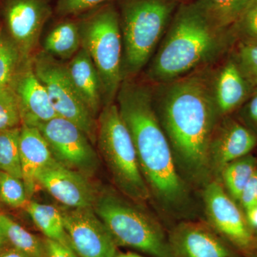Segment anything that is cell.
Listing matches in <instances>:
<instances>
[{
  "label": "cell",
  "mask_w": 257,
  "mask_h": 257,
  "mask_svg": "<svg viewBox=\"0 0 257 257\" xmlns=\"http://www.w3.org/2000/svg\"><path fill=\"white\" fill-rule=\"evenodd\" d=\"M67 65L72 84L93 116L96 118L104 106L100 79L92 59L81 47Z\"/></svg>",
  "instance_id": "cell-19"
},
{
  "label": "cell",
  "mask_w": 257,
  "mask_h": 257,
  "mask_svg": "<svg viewBox=\"0 0 257 257\" xmlns=\"http://www.w3.org/2000/svg\"><path fill=\"white\" fill-rule=\"evenodd\" d=\"M115 257H145L141 256V255L138 254V253L126 252V253H120L116 255Z\"/></svg>",
  "instance_id": "cell-38"
},
{
  "label": "cell",
  "mask_w": 257,
  "mask_h": 257,
  "mask_svg": "<svg viewBox=\"0 0 257 257\" xmlns=\"http://www.w3.org/2000/svg\"><path fill=\"white\" fill-rule=\"evenodd\" d=\"M82 47L79 24L67 20L56 25L45 38L44 51L54 57L71 60Z\"/></svg>",
  "instance_id": "cell-21"
},
{
  "label": "cell",
  "mask_w": 257,
  "mask_h": 257,
  "mask_svg": "<svg viewBox=\"0 0 257 257\" xmlns=\"http://www.w3.org/2000/svg\"><path fill=\"white\" fill-rule=\"evenodd\" d=\"M64 227L79 257H115L116 244L93 207L60 209Z\"/></svg>",
  "instance_id": "cell-10"
},
{
  "label": "cell",
  "mask_w": 257,
  "mask_h": 257,
  "mask_svg": "<svg viewBox=\"0 0 257 257\" xmlns=\"http://www.w3.org/2000/svg\"><path fill=\"white\" fill-rule=\"evenodd\" d=\"M0 257H32L28 253L20 251L18 248L8 245L6 247L0 250Z\"/></svg>",
  "instance_id": "cell-35"
},
{
  "label": "cell",
  "mask_w": 257,
  "mask_h": 257,
  "mask_svg": "<svg viewBox=\"0 0 257 257\" xmlns=\"http://www.w3.org/2000/svg\"><path fill=\"white\" fill-rule=\"evenodd\" d=\"M116 99L150 193L165 207L182 204L187 197V190L155 110L152 84L135 77L124 79Z\"/></svg>",
  "instance_id": "cell-3"
},
{
  "label": "cell",
  "mask_w": 257,
  "mask_h": 257,
  "mask_svg": "<svg viewBox=\"0 0 257 257\" xmlns=\"http://www.w3.org/2000/svg\"><path fill=\"white\" fill-rule=\"evenodd\" d=\"M45 257H79L73 249L50 239H44Z\"/></svg>",
  "instance_id": "cell-34"
},
{
  "label": "cell",
  "mask_w": 257,
  "mask_h": 257,
  "mask_svg": "<svg viewBox=\"0 0 257 257\" xmlns=\"http://www.w3.org/2000/svg\"><path fill=\"white\" fill-rule=\"evenodd\" d=\"M216 21L224 28H231L240 18L251 0H204Z\"/></svg>",
  "instance_id": "cell-26"
},
{
  "label": "cell",
  "mask_w": 257,
  "mask_h": 257,
  "mask_svg": "<svg viewBox=\"0 0 257 257\" xmlns=\"http://www.w3.org/2000/svg\"><path fill=\"white\" fill-rule=\"evenodd\" d=\"M241 121L257 137V89L239 109Z\"/></svg>",
  "instance_id": "cell-32"
},
{
  "label": "cell",
  "mask_w": 257,
  "mask_h": 257,
  "mask_svg": "<svg viewBox=\"0 0 257 257\" xmlns=\"http://www.w3.org/2000/svg\"><path fill=\"white\" fill-rule=\"evenodd\" d=\"M20 155L22 179L29 200L36 191L39 172L55 160L46 140L37 127L21 125Z\"/></svg>",
  "instance_id": "cell-18"
},
{
  "label": "cell",
  "mask_w": 257,
  "mask_h": 257,
  "mask_svg": "<svg viewBox=\"0 0 257 257\" xmlns=\"http://www.w3.org/2000/svg\"><path fill=\"white\" fill-rule=\"evenodd\" d=\"M98 150L120 192L135 204L150 197L133 139L116 103L106 104L96 119Z\"/></svg>",
  "instance_id": "cell-5"
},
{
  "label": "cell",
  "mask_w": 257,
  "mask_h": 257,
  "mask_svg": "<svg viewBox=\"0 0 257 257\" xmlns=\"http://www.w3.org/2000/svg\"><path fill=\"white\" fill-rule=\"evenodd\" d=\"M110 0H58L57 14L62 17L82 14L109 3Z\"/></svg>",
  "instance_id": "cell-31"
},
{
  "label": "cell",
  "mask_w": 257,
  "mask_h": 257,
  "mask_svg": "<svg viewBox=\"0 0 257 257\" xmlns=\"http://www.w3.org/2000/svg\"><path fill=\"white\" fill-rule=\"evenodd\" d=\"M209 220L221 235L243 251H251L255 240L245 216L219 182L208 184L204 193Z\"/></svg>",
  "instance_id": "cell-12"
},
{
  "label": "cell",
  "mask_w": 257,
  "mask_h": 257,
  "mask_svg": "<svg viewBox=\"0 0 257 257\" xmlns=\"http://www.w3.org/2000/svg\"><path fill=\"white\" fill-rule=\"evenodd\" d=\"M231 29L237 42H257V0L250 1Z\"/></svg>",
  "instance_id": "cell-29"
},
{
  "label": "cell",
  "mask_w": 257,
  "mask_h": 257,
  "mask_svg": "<svg viewBox=\"0 0 257 257\" xmlns=\"http://www.w3.org/2000/svg\"><path fill=\"white\" fill-rule=\"evenodd\" d=\"M238 202L243 210L257 205V170L245 186Z\"/></svg>",
  "instance_id": "cell-33"
},
{
  "label": "cell",
  "mask_w": 257,
  "mask_h": 257,
  "mask_svg": "<svg viewBox=\"0 0 257 257\" xmlns=\"http://www.w3.org/2000/svg\"><path fill=\"white\" fill-rule=\"evenodd\" d=\"M245 218L251 229H257V205L246 209Z\"/></svg>",
  "instance_id": "cell-36"
},
{
  "label": "cell",
  "mask_w": 257,
  "mask_h": 257,
  "mask_svg": "<svg viewBox=\"0 0 257 257\" xmlns=\"http://www.w3.org/2000/svg\"><path fill=\"white\" fill-rule=\"evenodd\" d=\"M172 257H229V250L214 233L202 225L181 224L171 234Z\"/></svg>",
  "instance_id": "cell-17"
},
{
  "label": "cell",
  "mask_w": 257,
  "mask_h": 257,
  "mask_svg": "<svg viewBox=\"0 0 257 257\" xmlns=\"http://www.w3.org/2000/svg\"><path fill=\"white\" fill-rule=\"evenodd\" d=\"M257 137L240 120L231 116L219 120L210 145V167L221 172L231 162L250 155Z\"/></svg>",
  "instance_id": "cell-16"
},
{
  "label": "cell",
  "mask_w": 257,
  "mask_h": 257,
  "mask_svg": "<svg viewBox=\"0 0 257 257\" xmlns=\"http://www.w3.org/2000/svg\"><path fill=\"white\" fill-rule=\"evenodd\" d=\"M256 170V159L248 155L231 162L221 171L227 193L234 201L238 202L245 186Z\"/></svg>",
  "instance_id": "cell-23"
},
{
  "label": "cell",
  "mask_w": 257,
  "mask_h": 257,
  "mask_svg": "<svg viewBox=\"0 0 257 257\" xmlns=\"http://www.w3.org/2000/svg\"><path fill=\"white\" fill-rule=\"evenodd\" d=\"M0 210H1V207H0ZM0 213H1V211H0Z\"/></svg>",
  "instance_id": "cell-40"
},
{
  "label": "cell",
  "mask_w": 257,
  "mask_h": 257,
  "mask_svg": "<svg viewBox=\"0 0 257 257\" xmlns=\"http://www.w3.org/2000/svg\"><path fill=\"white\" fill-rule=\"evenodd\" d=\"M24 63L25 62L13 42L3 38L0 46V87L11 86Z\"/></svg>",
  "instance_id": "cell-25"
},
{
  "label": "cell",
  "mask_w": 257,
  "mask_h": 257,
  "mask_svg": "<svg viewBox=\"0 0 257 257\" xmlns=\"http://www.w3.org/2000/svg\"><path fill=\"white\" fill-rule=\"evenodd\" d=\"M46 0H6L3 15L10 38L24 62L33 58L44 25L51 15Z\"/></svg>",
  "instance_id": "cell-11"
},
{
  "label": "cell",
  "mask_w": 257,
  "mask_h": 257,
  "mask_svg": "<svg viewBox=\"0 0 257 257\" xmlns=\"http://www.w3.org/2000/svg\"><path fill=\"white\" fill-rule=\"evenodd\" d=\"M233 51L248 80L256 89L257 42H237Z\"/></svg>",
  "instance_id": "cell-30"
},
{
  "label": "cell",
  "mask_w": 257,
  "mask_h": 257,
  "mask_svg": "<svg viewBox=\"0 0 257 257\" xmlns=\"http://www.w3.org/2000/svg\"><path fill=\"white\" fill-rule=\"evenodd\" d=\"M178 5V0H120L123 80L136 77L150 62Z\"/></svg>",
  "instance_id": "cell-4"
},
{
  "label": "cell",
  "mask_w": 257,
  "mask_h": 257,
  "mask_svg": "<svg viewBox=\"0 0 257 257\" xmlns=\"http://www.w3.org/2000/svg\"><path fill=\"white\" fill-rule=\"evenodd\" d=\"M28 201L23 180L0 171V202L10 207L24 209Z\"/></svg>",
  "instance_id": "cell-27"
},
{
  "label": "cell",
  "mask_w": 257,
  "mask_h": 257,
  "mask_svg": "<svg viewBox=\"0 0 257 257\" xmlns=\"http://www.w3.org/2000/svg\"><path fill=\"white\" fill-rule=\"evenodd\" d=\"M8 245H9V243H8L6 237H5L4 232H3V230L0 228V250L6 247Z\"/></svg>",
  "instance_id": "cell-37"
},
{
  "label": "cell",
  "mask_w": 257,
  "mask_h": 257,
  "mask_svg": "<svg viewBox=\"0 0 257 257\" xmlns=\"http://www.w3.org/2000/svg\"><path fill=\"white\" fill-rule=\"evenodd\" d=\"M82 47L100 79L104 106L114 102L123 81V42L116 7L106 3L79 22Z\"/></svg>",
  "instance_id": "cell-6"
},
{
  "label": "cell",
  "mask_w": 257,
  "mask_h": 257,
  "mask_svg": "<svg viewBox=\"0 0 257 257\" xmlns=\"http://www.w3.org/2000/svg\"><path fill=\"white\" fill-rule=\"evenodd\" d=\"M37 184L65 207H94L97 196L88 177L56 160L39 172Z\"/></svg>",
  "instance_id": "cell-13"
},
{
  "label": "cell",
  "mask_w": 257,
  "mask_h": 257,
  "mask_svg": "<svg viewBox=\"0 0 257 257\" xmlns=\"http://www.w3.org/2000/svg\"><path fill=\"white\" fill-rule=\"evenodd\" d=\"M212 87L221 118L239 109L254 92L233 50L213 66Z\"/></svg>",
  "instance_id": "cell-14"
},
{
  "label": "cell",
  "mask_w": 257,
  "mask_h": 257,
  "mask_svg": "<svg viewBox=\"0 0 257 257\" xmlns=\"http://www.w3.org/2000/svg\"><path fill=\"white\" fill-rule=\"evenodd\" d=\"M50 147L57 162L89 177L99 166L93 144L79 126L64 118L56 116L36 126Z\"/></svg>",
  "instance_id": "cell-9"
},
{
  "label": "cell",
  "mask_w": 257,
  "mask_h": 257,
  "mask_svg": "<svg viewBox=\"0 0 257 257\" xmlns=\"http://www.w3.org/2000/svg\"><path fill=\"white\" fill-rule=\"evenodd\" d=\"M20 130L21 126L0 132V171L22 179Z\"/></svg>",
  "instance_id": "cell-24"
},
{
  "label": "cell",
  "mask_w": 257,
  "mask_h": 257,
  "mask_svg": "<svg viewBox=\"0 0 257 257\" xmlns=\"http://www.w3.org/2000/svg\"><path fill=\"white\" fill-rule=\"evenodd\" d=\"M3 37L1 36V33H0V46H1L2 42H3Z\"/></svg>",
  "instance_id": "cell-39"
},
{
  "label": "cell",
  "mask_w": 257,
  "mask_h": 257,
  "mask_svg": "<svg viewBox=\"0 0 257 257\" xmlns=\"http://www.w3.org/2000/svg\"><path fill=\"white\" fill-rule=\"evenodd\" d=\"M213 66L152 84L155 110L175 162L194 179L211 170V139L221 119L213 93Z\"/></svg>",
  "instance_id": "cell-1"
},
{
  "label": "cell",
  "mask_w": 257,
  "mask_h": 257,
  "mask_svg": "<svg viewBox=\"0 0 257 257\" xmlns=\"http://www.w3.org/2000/svg\"><path fill=\"white\" fill-rule=\"evenodd\" d=\"M32 60L24 63L10 87L18 97L22 125L36 127L57 114L46 88L34 72Z\"/></svg>",
  "instance_id": "cell-15"
},
{
  "label": "cell",
  "mask_w": 257,
  "mask_h": 257,
  "mask_svg": "<svg viewBox=\"0 0 257 257\" xmlns=\"http://www.w3.org/2000/svg\"><path fill=\"white\" fill-rule=\"evenodd\" d=\"M237 43L232 29L221 26L204 0L179 5L146 72L162 84L217 63Z\"/></svg>",
  "instance_id": "cell-2"
},
{
  "label": "cell",
  "mask_w": 257,
  "mask_h": 257,
  "mask_svg": "<svg viewBox=\"0 0 257 257\" xmlns=\"http://www.w3.org/2000/svg\"><path fill=\"white\" fill-rule=\"evenodd\" d=\"M0 228L10 246L32 257H45L44 239L32 234L11 216L0 213Z\"/></svg>",
  "instance_id": "cell-22"
},
{
  "label": "cell",
  "mask_w": 257,
  "mask_h": 257,
  "mask_svg": "<svg viewBox=\"0 0 257 257\" xmlns=\"http://www.w3.org/2000/svg\"><path fill=\"white\" fill-rule=\"evenodd\" d=\"M35 226L45 235V238L62 243L72 248V243L65 227L60 209L42 203L29 200L24 207Z\"/></svg>",
  "instance_id": "cell-20"
},
{
  "label": "cell",
  "mask_w": 257,
  "mask_h": 257,
  "mask_svg": "<svg viewBox=\"0 0 257 257\" xmlns=\"http://www.w3.org/2000/svg\"><path fill=\"white\" fill-rule=\"evenodd\" d=\"M32 67L47 93L57 116L72 121L93 145L96 140V118L88 109L69 77L67 65L45 51L34 56Z\"/></svg>",
  "instance_id": "cell-8"
},
{
  "label": "cell",
  "mask_w": 257,
  "mask_h": 257,
  "mask_svg": "<svg viewBox=\"0 0 257 257\" xmlns=\"http://www.w3.org/2000/svg\"><path fill=\"white\" fill-rule=\"evenodd\" d=\"M22 125L20 106L11 87H0V132Z\"/></svg>",
  "instance_id": "cell-28"
},
{
  "label": "cell",
  "mask_w": 257,
  "mask_h": 257,
  "mask_svg": "<svg viewBox=\"0 0 257 257\" xmlns=\"http://www.w3.org/2000/svg\"><path fill=\"white\" fill-rule=\"evenodd\" d=\"M94 209L106 225L116 246H126L155 257H172L169 241L160 225L118 194H97Z\"/></svg>",
  "instance_id": "cell-7"
}]
</instances>
